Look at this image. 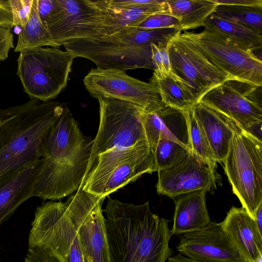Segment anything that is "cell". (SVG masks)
Returning a JSON list of instances; mask_svg holds the SVG:
<instances>
[{
  "instance_id": "cell-39",
  "label": "cell",
  "mask_w": 262,
  "mask_h": 262,
  "mask_svg": "<svg viewBox=\"0 0 262 262\" xmlns=\"http://www.w3.org/2000/svg\"><path fill=\"white\" fill-rule=\"evenodd\" d=\"M168 262H198L191 260L188 257L178 254L173 256H171L168 259Z\"/></svg>"
},
{
  "instance_id": "cell-14",
  "label": "cell",
  "mask_w": 262,
  "mask_h": 262,
  "mask_svg": "<svg viewBox=\"0 0 262 262\" xmlns=\"http://www.w3.org/2000/svg\"><path fill=\"white\" fill-rule=\"evenodd\" d=\"M261 87L249 85L243 91L241 82L239 85L238 81H228L211 89L199 102L261 140V99L254 95Z\"/></svg>"
},
{
  "instance_id": "cell-26",
  "label": "cell",
  "mask_w": 262,
  "mask_h": 262,
  "mask_svg": "<svg viewBox=\"0 0 262 262\" xmlns=\"http://www.w3.org/2000/svg\"><path fill=\"white\" fill-rule=\"evenodd\" d=\"M38 0H33L31 13L26 24L18 35V41L14 52L43 46L58 48L52 40L51 35L41 21L38 11Z\"/></svg>"
},
{
  "instance_id": "cell-25",
  "label": "cell",
  "mask_w": 262,
  "mask_h": 262,
  "mask_svg": "<svg viewBox=\"0 0 262 262\" xmlns=\"http://www.w3.org/2000/svg\"><path fill=\"white\" fill-rule=\"evenodd\" d=\"M203 27L216 31L251 52L262 48V33L212 14L206 19Z\"/></svg>"
},
{
  "instance_id": "cell-31",
  "label": "cell",
  "mask_w": 262,
  "mask_h": 262,
  "mask_svg": "<svg viewBox=\"0 0 262 262\" xmlns=\"http://www.w3.org/2000/svg\"><path fill=\"white\" fill-rule=\"evenodd\" d=\"M173 28L180 30L179 20L175 17L164 13L153 14L135 28L138 30Z\"/></svg>"
},
{
  "instance_id": "cell-20",
  "label": "cell",
  "mask_w": 262,
  "mask_h": 262,
  "mask_svg": "<svg viewBox=\"0 0 262 262\" xmlns=\"http://www.w3.org/2000/svg\"><path fill=\"white\" fill-rule=\"evenodd\" d=\"M220 224L247 262L262 256V234L245 208L232 207Z\"/></svg>"
},
{
  "instance_id": "cell-16",
  "label": "cell",
  "mask_w": 262,
  "mask_h": 262,
  "mask_svg": "<svg viewBox=\"0 0 262 262\" xmlns=\"http://www.w3.org/2000/svg\"><path fill=\"white\" fill-rule=\"evenodd\" d=\"M177 250L198 262H247L220 223L211 222L199 230L182 234Z\"/></svg>"
},
{
  "instance_id": "cell-9",
  "label": "cell",
  "mask_w": 262,
  "mask_h": 262,
  "mask_svg": "<svg viewBox=\"0 0 262 262\" xmlns=\"http://www.w3.org/2000/svg\"><path fill=\"white\" fill-rule=\"evenodd\" d=\"M98 100L99 127L93 140L90 158L81 185L93 168L98 155L114 148H127L146 139L142 120L144 111L140 107L113 98H101Z\"/></svg>"
},
{
  "instance_id": "cell-6",
  "label": "cell",
  "mask_w": 262,
  "mask_h": 262,
  "mask_svg": "<svg viewBox=\"0 0 262 262\" xmlns=\"http://www.w3.org/2000/svg\"><path fill=\"white\" fill-rule=\"evenodd\" d=\"M156 171L153 151L146 139L123 148L100 154L80 188L105 198L142 174Z\"/></svg>"
},
{
  "instance_id": "cell-33",
  "label": "cell",
  "mask_w": 262,
  "mask_h": 262,
  "mask_svg": "<svg viewBox=\"0 0 262 262\" xmlns=\"http://www.w3.org/2000/svg\"><path fill=\"white\" fill-rule=\"evenodd\" d=\"M14 48L13 35L11 28L0 26V61L7 59L9 51Z\"/></svg>"
},
{
  "instance_id": "cell-18",
  "label": "cell",
  "mask_w": 262,
  "mask_h": 262,
  "mask_svg": "<svg viewBox=\"0 0 262 262\" xmlns=\"http://www.w3.org/2000/svg\"><path fill=\"white\" fill-rule=\"evenodd\" d=\"M142 120L146 140L155 149L159 139L176 142L192 152L188 114L165 106L155 112L143 111Z\"/></svg>"
},
{
  "instance_id": "cell-34",
  "label": "cell",
  "mask_w": 262,
  "mask_h": 262,
  "mask_svg": "<svg viewBox=\"0 0 262 262\" xmlns=\"http://www.w3.org/2000/svg\"><path fill=\"white\" fill-rule=\"evenodd\" d=\"M0 26L13 28V17L10 0H0Z\"/></svg>"
},
{
  "instance_id": "cell-37",
  "label": "cell",
  "mask_w": 262,
  "mask_h": 262,
  "mask_svg": "<svg viewBox=\"0 0 262 262\" xmlns=\"http://www.w3.org/2000/svg\"><path fill=\"white\" fill-rule=\"evenodd\" d=\"M160 53L163 67L166 73L169 75L170 72V61L167 49V43L160 42L157 45Z\"/></svg>"
},
{
  "instance_id": "cell-8",
  "label": "cell",
  "mask_w": 262,
  "mask_h": 262,
  "mask_svg": "<svg viewBox=\"0 0 262 262\" xmlns=\"http://www.w3.org/2000/svg\"><path fill=\"white\" fill-rule=\"evenodd\" d=\"M19 53L17 75L30 99L51 101L65 89L74 59L69 52L38 47Z\"/></svg>"
},
{
  "instance_id": "cell-27",
  "label": "cell",
  "mask_w": 262,
  "mask_h": 262,
  "mask_svg": "<svg viewBox=\"0 0 262 262\" xmlns=\"http://www.w3.org/2000/svg\"><path fill=\"white\" fill-rule=\"evenodd\" d=\"M212 15L262 33V7L217 5Z\"/></svg>"
},
{
  "instance_id": "cell-29",
  "label": "cell",
  "mask_w": 262,
  "mask_h": 262,
  "mask_svg": "<svg viewBox=\"0 0 262 262\" xmlns=\"http://www.w3.org/2000/svg\"><path fill=\"white\" fill-rule=\"evenodd\" d=\"M156 171L172 168L192 152L179 143L167 139H159L153 150Z\"/></svg>"
},
{
  "instance_id": "cell-7",
  "label": "cell",
  "mask_w": 262,
  "mask_h": 262,
  "mask_svg": "<svg viewBox=\"0 0 262 262\" xmlns=\"http://www.w3.org/2000/svg\"><path fill=\"white\" fill-rule=\"evenodd\" d=\"M233 135L224 164L233 193L254 219L262 202V142L232 121Z\"/></svg>"
},
{
  "instance_id": "cell-2",
  "label": "cell",
  "mask_w": 262,
  "mask_h": 262,
  "mask_svg": "<svg viewBox=\"0 0 262 262\" xmlns=\"http://www.w3.org/2000/svg\"><path fill=\"white\" fill-rule=\"evenodd\" d=\"M92 142L64 105L42 142L43 164L33 196L57 200L78 191L88 168Z\"/></svg>"
},
{
  "instance_id": "cell-12",
  "label": "cell",
  "mask_w": 262,
  "mask_h": 262,
  "mask_svg": "<svg viewBox=\"0 0 262 262\" xmlns=\"http://www.w3.org/2000/svg\"><path fill=\"white\" fill-rule=\"evenodd\" d=\"M104 199L80 188L65 202L78 234L84 262H111L101 208Z\"/></svg>"
},
{
  "instance_id": "cell-5",
  "label": "cell",
  "mask_w": 262,
  "mask_h": 262,
  "mask_svg": "<svg viewBox=\"0 0 262 262\" xmlns=\"http://www.w3.org/2000/svg\"><path fill=\"white\" fill-rule=\"evenodd\" d=\"M28 242L25 262H84L65 202L50 201L36 208Z\"/></svg>"
},
{
  "instance_id": "cell-36",
  "label": "cell",
  "mask_w": 262,
  "mask_h": 262,
  "mask_svg": "<svg viewBox=\"0 0 262 262\" xmlns=\"http://www.w3.org/2000/svg\"><path fill=\"white\" fill-rule=\"evenodd\" d=\"M217 5L262 7L261 0H213Z\"/></svg>"
},
{
  "instance_id": "cell-15",
  "label": "cell",
  "mask_w": 262,
  "mask_h": 262,
  "mask_svg": "<svg viewBox=\"0 0 262 262\" xmlns=\"http://www.w3.org/2000/svg\"><path fill=\"white\" fill-rule=\"evenodd\" d=\"M99 15L93 1L54 0L44 24L59 47L71 40L87 38Z\"/></svg>"
},
{
  "instance_id": "cell-38",
  "label": "cell",
  "mask_w": 262,
  "mask_h": 262,
  "mask_svg": "<svg viewBox=\"0 0 262 262\" xmlns=\"http://www.w3.org/2000/svg\"><path fill=\"white\" fill-rule=\"evenodd\" d=\"M254 220L259 232L262 234V202L255 211Z\"/></svg>"
},
{
  "instance_id": "cell-13",
  "label": "cell",
  "mask_w": 262,
  "mask_h": 262,
  "mask_svg": "<svg viewBox=\"0 0 262 262\" xmlns=\"http://www.w3.org/2000/svg\"><path fill=\"white\" fill-rule=\"evenodd\" d=\"M83 83L89 94L97 99L113 98L130 102L146 112H158L165 106L156 83L141 81L118 70L92 69Z\"/></svg>"
},
{
  "instance_id": "cell-21",
  "label": "cell",
  "mask_w": 262,
  "mask_h": 262,
  "mask_svg": "<svg viewBox=\"0 0 262 262\" xmlns=\"http://www.w3.org/2000/svg\"><path fill=\"white\" fill-rule=\"evenodd\" d=\"M43 164V159L40 158L0 182V225L22 203L33 196L35 185Z\"/></svg>"
},
{
  "instance_id": "cell-4",
  "label": "cell",
  "mask_w": 262,
  "mask_h": 262,
  "mask_svg": "<svg viewBox=\"0 0 262 262\" xmlns=\"http://www.w3.org/2000/svg\"><path fill=\"white\" fill-rule=\"evenodd\" d=\"M179 30L173 28L130 29L110 35L71 40L63 45L73 57H83L101 70L139 68L154 71L151 44L168 43Z\"/></svg>"
},
{
  "instance_id": "cell-1",
  "label": "cell",
  "mask_w": 262,
  "mask_h": 262,
  "mask_svg": "<svg viewBox=\"0 0 262 262\" xmlns=\"http://www.w3.org/2000/svg\"><path fill=\"white\" fill-rule=\"evenodd\" d=\"M104 223L111 262H165L171 256L169 221L149 202L135 205L108 197Z\"/></svg>"
},
{
  "instance_id": "cell-32",
  "label": "cell",
  "mask_w": 262,
  "mask_h": 262,
  "mask_svg": "<svg viewBox=\"0 0 262 262\" xmlns=\"http://www.w3.org/2000/svg\"><path fill=\"white\" fill-rule=\"evenodd\" d=\"M33 0H10L13 17V27H23L27 23Z\"/></svg>"
},
{
  "instance_id": "cell-22",
  "label": "cell",
  "mask_w": 262,
  "mask_h": 262,
  "mask_svg": "<svg viewBox=\"0 0 262 262\" xmlns=\"http://www.w3.org/2000/svg\"><path fill=\"white\" fill-rule=\"evenodd\" d=\"M192 112L216 161L223 163L233 135L232 121L199 102L193 107Z\"/></svg>"
},
{
  "instance_id": "cell-24",
  "label": "cell",
  "mask_w": 262,
  "mask_h": 262,
  "mask_svg": "<svg viewBox=\"0 0 262 262\" xmlns=\"http://www.w3.org/2000/svg\"><path fill=\"white\" fill-rule=\"evenodd\" d=\"M168 14L179 20L180 31L203 27L217 4L213 0H166Z\"/></svg>"
},
{
  "instance_id": "cell-10",
  "label": "cell",
  "mask_w": 262,
  "mask_h": 262,
  "mask_svg": "<svg viewBox=\"0 0 262 262\" xmlns=\"http://www.w3.org/2000/svg\"><path fill=\"white\" fill-rule=\"evenodd\" d=\"M170 61L169 74L197 103L211 89L234 80L215 66L181 31L167 43Z\"/></svg>"
},
{
  "instance_id": "cell-28",
  "label": "cell",
  "mask_w": 262,
  "mask_h": 262,
  "mask_svg": "<svg viewBox=\"0 0 262 262\" xmlns=\"http://www.w3.org/2000/svg\"><path fill=\"white\" fill-rule=\"evenodd\" d=\"M150 80L157 85L165 106L187 112L197 103L194 98L185 91L169 74L162 79L152 76Z\"/></svg>"
},
{
  "instance_id": "cell-19",
  "label": "cell",
  "mask_w": 262,
  "mask_h": 262,
  "mask_svg": "<svg viewBox=\"0 0 262 262\" xmlns=\"http://www.w3.org/2000/svg\"><path fill=\"white\" fill-rule=\"evenodd\" d=\"M93 2L99 11L95 37L110 35L135 28L155 14L164 13L168 14L165 0H159L157 3L140 7L119 9L108 7L104 5L101 0Z\"/></svg>"
},
{
  "instance_id": "cell-3",
  "label": "cell",
  "mask_w": 262,
  "mask_h": 262,
  "mask_svg": "<svg viewBox=\"0 0 262 262\" xmlns=\"http://www.w3.org/2000/svg\"><path fill=\"white\" fill-rule=\"evenodd\" d=\"M64 105L30 99L0 108V182L41 158L42 142Z\"/></svg>"
},
{
  "instance_id": "cell-30",
  "label": "cell",
  "mask_w": 262,
  "mask_h": 262,
  "mask_svg": "<svg viewBox=\"0 0 262 262\" xmlns=\"http://www.w3.org/2000/svg\"><path fill=\"white\" fill-rule=\"evenodd\" d=\"M188 114L192 153L211 168L215 170L217 161L204 133L194 118L192 109L188 111Z\"/></svg>"
},
{
  "instance_id": "cell-11",
  "label": "cell",
  "mask_w": 262,
  "mask_h": 262,
  "mask_svg": "<svg viewBox=\"0 0 262 262\" xmlns=\"http://www.w3.org/2000/svg\"><path fill=\"white\" fill-rule=\"evenodd\" d=\"M191 41L219 70L235 81L262 86V61L253 52L208 28L198 33L184 31Z\"/></svg>"
},
{
  "instance_id": "cell-35",
  "label": "cell",
  "mask_w": 262,
  "mask_h": 262,
  "mask_svg": "<svg viewBox=\"0 0 262 262\" xmlns=\"http://www.w3.org/2000/svg\"><path fill=\"white\" fill-rule=\"evenodd\" d=\"M37 5L39 17L44 24L54 8V0H38Z\"/></svg>"
},
{
  "instance_id": "cell-17",
  "label": "cell",
  "mask_w": 262,
  "mask_h": 262,
  "mask_svg": "<svg viewBox=\"0 0 262 262\" xmlns=\"http://www.w3.org/2000/svg\"><path fill=\"white\" fill-rule=\"evenodd\" d=\"M158 173L157 192L172 199L198 190L212 191L221 180L215 170L192 152L176 166L159 170Z\"/></svg>"
},
{
  "instance_id": "cell-23",
  "label": "cell",
  "mask_w": 262,
  "mask_h": 262,
  "mask_svg": "<svg viewBox=\"0 0 262 262\" xmlns=\"http://www.w3.org/2000/svg\"><path fill=\"white\" fill-rule=\"evenodd\" d=\"M206 191L190 192L175 202L172 234H182L199 230L211 222L206 205Z\"/></svg>"
}]
</instances>
